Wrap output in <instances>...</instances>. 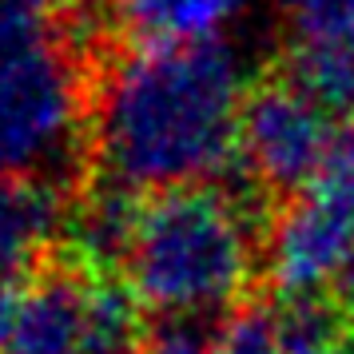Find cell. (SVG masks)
Masks as SVG:
<instances>
[{"instance_id":"cell-1","label":"cell","mask_w":354,"mask_h":354,"mask_svg":"<svg viewBox=\"0 0 354 354\" xmlns=\"http://www.w3.org/2000/svg\"><path fill=\"white\" fill-rule=\"evenodd\" d=\"M247 80V60L227 36L120 56L88 120L100 179L151 195L211 183L239 156Z\"/></svg>"},{"instance_id":"cell-2","label":"cell","mask_w":354,"mask_h":354,"mask_svg":"<svg viewBox=\"0 0 354 354\" xmlns=\"http://www.w3.org/2000/svg\"><path fill=\"white\" fill-rule=\"evenodd\" d=\"M259 227L235 192L195 183L151 195L124 263L144 310L163 319L223 315L247 295L259 271Z\"/></svg>"},{"instance_id":"cell-3","label":"cell","mask_w":354,"mask_h":354,"mask_svg":"<svg viewBox=\"0 0 354 354\" xmlns=\"http://www.w3.org/2000/svg\"><path fill=\"white\" fill-rule=\"evenodd\" d=\"M84 128L76 52L28 0H0V183L56 176Z\"/></svg>"},{"instance_id":"cell-4","label":"cell","mask_w":354,"mask_h":354,"mask_svg":"<svg viewBox=\"0 0 354 354\" xmlns=\"http://www.w3.org/2000/svg\"><path fill=\"white\" fill-rule=\"evenodd\" d=\"M354 243V128L338 144L315 183L303 187L274 219L267 239V274L287 303H310L335 287Z\"/></svg>"},{"instance_id":"cell-5","label":"cell","mask_w":354,"mask_h":354,"mask_svg":"<svg viewBox=\"0 0 354 354\" xmlns=\"http://www.w3.org/2000/svg\"><path fill=\"white\" fill-rule=\"evenodd\" d=\"M335 144V108L315 96L299 76L251 88L243 104L239 156L259 187L274 195H299L326 167Z\"/></svg>"},{"instance_id":"cell-6","label":"cell","mask_w":354,"mask_h":354,"mask_svg":"<svg viewBox=\"0 0 354 354\" xmlns=\"http://www.w3.org/2000/svg\"><path fill=\"white\" fill-rule=\"evenodd\" d=\"M88 295L92 279L52 271L24 287L12 326V354H88Z\"/></svg>"},{"instance_id":"cell-7","label":"cell","mask_w":354,"mask_h":354,"mask_svg":"<svg viewBox=\"0 0 354 354\" xmlns=\"http://www.w3.org/2000/svg\"><path fill=\"white\" fill-rule=\"evenodd\" d=\"M68 203L56 176H20L0 183V267L24 271L68 231Z\"/></svg>"},{"instance_id":"cell-8","label":"cell","mask_w":354,"mask_h":354,"mask_svg":"<svg viewBox=\"0 0 354 354\" xmlns=\"http://www.w3.org/2000/svg\"><path fill=\"white\" fill-rule=\"evenodd\" d=\"M140 207L144 203H136V192L100 179V187L84 192L68 215L64 243L72 259L84 271L100 274L112 271V267H124L131 255L136 227H140Z\"/></svg>"},{"instance_id":"cell-9","label":"cell","mask_w":354,"mask_h":354,"mask_svg":"<svg viewBox=\"0 0 354 354\" xmlns=\"http://www.w3.org/2000/svg\"><path fill=\"white\" fill-rule=\"evenodd\" d=\"M247 0H108V12L136 44H199L243 17Z\"/></svg>"},{"instance_id":"cell-10","label":"cell","mask_w":354,"mask_h":354,"mask_svg":"<svg viewBox=\"0 0 354 354\" xmlns=\"http://www.w3.org/2000/svg\"><path fill=\"white\" fill-rule=\"evenodd\" d=\"M140 299L136 290L112 279H92L88 295V354H140L144 326H140Z\"/></svg>"},{"instance_id":"cell-11","label":"cell","mask_w":354,"mask_h":354,"mask_svg":"<svg viewBox=\"0 0 354 354\" xmlns=\"http://www.w3.org/2000/svg\"><path fill=\"white\" fill-rule=\"evenodd\" d=\"M295 76L335 112L354 115V28L319 44H299Z\"/></svg>"},{"instance_id":"cell-12","label":"cell","mask_w":354,"mask_h":354,"mask_svg":"<svg viewBox=\"0 0 354 354\" xmlns=\"http://www.w3.org/2000/svg\"><path fill=\"white\" fill-rule=\"evenodd\" d=\"M215 354H283V315L267 306H239L215 330Z\"/></svg>"},{"instance_id":"cell-13","label":"cell","mask_w":354,"mask_h":354,"mask_svg":"<svg viewBox=\"0 0 354 354\" xmlns=\"http://www.w3.org/2000/svg\"><path fill=\"white\" fill-rule=\"evenodd\" d=\"M283 354H342V330L319 299L283 306Z\"/></svg>"},{"instance_id":"cell-14","label":"cell","mask_w":354,"mask_h":354,"mask_svg":"<svg viewBox=\"0 0 354 354\" xmlns=\"http://www.w3.org/2000/svg\"><path fill=\"white\" fill-rule=\"evenodd\" d=\"M140 354H215V335L195 319H163L144 338Z\"/></svg>"},{"instance_id":"cell-15","label":"cell","mask_w":354,"mask_h":354,"mask_svg":"<svg viewBox=\"0 0 354 354\" xmlns=\"http://www.w3.org/2000/svg\"><path fill=\"white\" fill-rule=\"evenodd\" d=\"M20 299H24L20 274L0 267V346L12 342V326H17V315H20Z\"/></svg>"},{"instance_id":"cell-16","label":"cell","mask_w":354,"mask_h":354,"mask_svg":"<svg viewBox=\"0 0 354 354\" xmlns=\"http://www.w3.org/2000/svg\"><path fill=\"white\" fill-rule=\"evenodd\" d=\"M335 299H338V306L346 310V319H354V243H351V251H346L342 271H338V279H335Z\"/></svg>"},{"instance_id":"cell-17","label":"cell","mask_w":354,"mask_h":354,"mask_svg":"<svg viewBox=\"0 0 354 354\" xmlns=\"http://www.w3.org/2000/svg\"><path fill=\"white\" fill-rule=\"evenodd\" d=\"M28 4L40 8L44 17H48V12H80L84 8V0H28Z\"/></svg>"},{"instance_id":"cell-18","label":"cell","mask_w":354,"mask_h":354,"mask_svg":"<svg viewBox=\"0 0 354 354\" xmlns=\"http://www.w3.org/2000/svg\"><path fill=\"white\" fill-rule=\"evenodd\" d=\"M0 354H4V351H0ZM8 354H12V351H8Z\"/></svg>"}]
</instances>
